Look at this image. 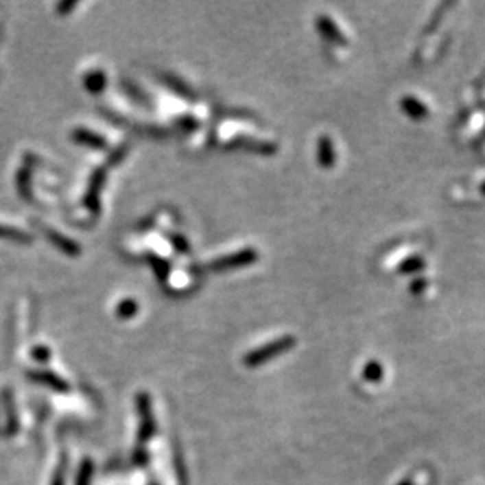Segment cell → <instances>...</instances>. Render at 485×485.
<instances>
[{
    "label": "cell",
    "instance_id": "obj_1",
    "mask_svg": "<svg viewBox=\"0 0 485 485\" xmlns=\"http://www.w3.org/2000/svg\"><path fill=\"white\" fill-rule=\"evenodd\" d=\"M294 346H296V338L291 335L283 336L280 340L267 342V344L255 348L253 352H250L248 355L244 358V363L247 364L248 368L261 366V364L270 362L272 358H276L278 355H281V353L291 351Z\"/></svg>",
    "mask_w": 485,
    "mask_h": 485
},
{
    "label": "cell",
    "instance_id": "obj_2",
    "mask_svg": "<svg viewBox=\"0 0 485 485\" xmlns=\"http://www.w3.org/2000/svg\"><path fill=\"white\" fill-rule=\"evenodd\" d=\"M256 259V253L253 250H244V252L231 256H225V258L217 259L215 263H212V269L222 270V269H233V267L247 265Z\"/></svg>",
    "mask_w": 485,
    "mask_h": 485
},
{
    "label": "cell",
    "instance_id": "obj_3",
    "mask_svg": "<svg viewBox=\"0 0 485 485\" xmlns=\"http://www.w3.org/2000/svg\"><path fill=\"white\" fill-rule=\"evenodd\" d=\"M74 139L78 140L79 143L93 146V148H104L106 146V141H104V139L101 137V135H97V134L91 132V130H86V129L75 130Z\"/></svg>",
    "mask_w": 485,
    "mask_h": 485
},
{
    "label": "cell",
    "instance_id": "obj_4",
    "mask_svg": "<svg viewBox=\"0 0 485 485\" xmlns=\"http://www.w3.org/2000/svg\"><path fill=\"white\" fill-rule=\"evenodd\" d=\"M363 379L369 381V383H379L383 379V368H381V364L379 362H369L366 366L363 369Z\"/></svg>",
    "mask_w": 485,
    "mask_h": 485
},
{
    "label": "cell",
    "instance_id": "obj_5",
    "mask_svg": "<svg viewBox=\"0 0 485 485\" xmlns=\"http://www.w3.org/2000/svg\"><path fill=\"white\" fill-rule=\"evenodd\" d=\"M319 162L324 167H330L331 162H333V148H331L330 140L327 137H322L319 143Z\"/></svg>",
    "mask_w": 485,
    "mask_h": 485
},
{
    "label": "cell",
    "instance_id": "obj_6",
    "mask_svg": "<svg viewBox=\"0 0 485 485\" xmlns=\"http://www.w3.org/2000/svg\"><path fill=\"white\" fill-rule=\"evenodd\" d=\"M402 106H404L408 115H412L415 118H421V117L426 115V107H423L416 99H413V97L412 99H408L407 97V99H404V104Z\"/></svg>",
    "mask_w": 485,
    "mask_h": 485
},
{
    "label": "cell",
    "instance_id": "obj_7",
    "mask_svg": "<svg viewBox=\"0 0 485 485\" xmlns=\"http://www.w3.org/2000/svg\"><path fill=\"white\" fill-rule=\"evenodd\" d=\"M85 84H86V86H88L90 91L99 93L102 90V86H104V84H106L104 74H102V73H93V74L88 75V78H86Z\"/></svg>",
    "mask_w": 485,
    "mask_h": 485
},
{
    "label": "cell",
    "instance_id": "obj_8",
    "mask_svg": "<svg viewBox=\"0 0 485 485\" xmlns=\"http://www.w3.org/2000/svg\"><path fill=\"white\" fill-rule=\"evenodd\" d=\"M0 236L10 237V239H13V241H18V242L29 241V236H27V234L21 233L18 230H12V228H5L2 225H0Z\"/></svg>",
    "mask_w": 485,
    "mask_h": 485
},
{
    "label": "cell",
    "instance_id": "obj_9",
    "mask_svg": "<svg viewBox=\"0 0 485 485\" xmlns=\"http://www.w3.org/2000/svg\"><path fill=\"white\" fill-rule=\"evenodd\" d=\"M397 485H416V484H415V481H413L412 477H405L404 481H401Z\"/></svg>",
    "mask_w": 485,
    "mask_h": 485
}]
</instances>
